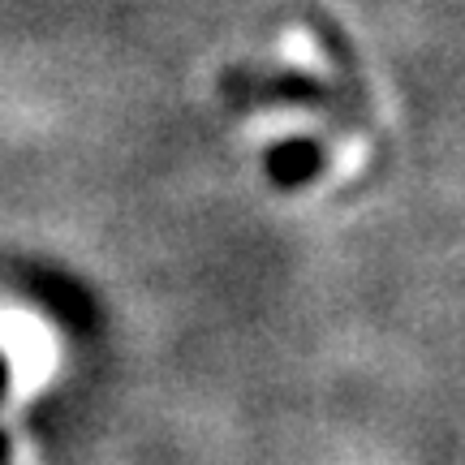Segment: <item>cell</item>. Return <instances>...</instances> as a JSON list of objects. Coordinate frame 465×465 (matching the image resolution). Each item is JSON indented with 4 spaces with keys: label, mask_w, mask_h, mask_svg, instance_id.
Returning a JSON list of instances; mask_svg holds the SVG:
<instances>
[{
    "label": "cell",
    "mask_w": 465,
    "mask_h": 465,
    "mask_svg": "<svg viewBox=\"0 0 465 465\" xmlns=\"http://www.w3.org/2000/svg\"><path fill=\"white\" fill-rule=\"evenodd\" d=\"M0 358L9 366L14 392L22 397L39 392L56 366V341H52L48 323L22 306H5L0 311Z\"/></svg>",
    "instance_id": "1"
}]
</instances>
